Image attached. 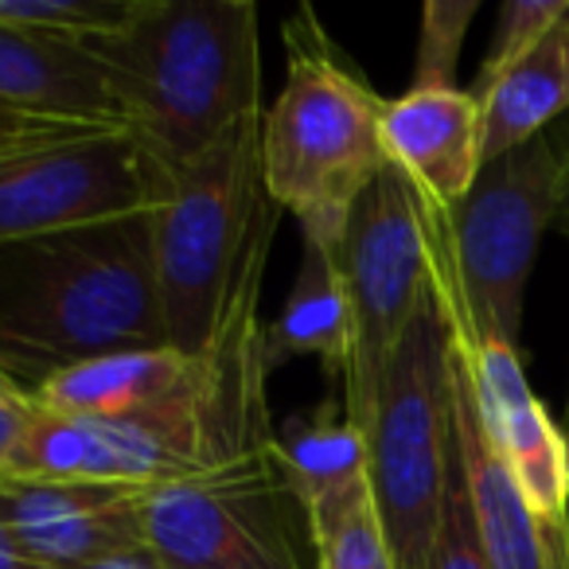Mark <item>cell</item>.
I'll use <instances>...</instances> for the list:
<instances>
[{
  "instance_id": "cell-1",
  "label": "cell",
  "mask_w": 569,
  "mask_h": 569,
  "mask_svg": "<svg viewBox=\"0 0 569 569\" xmlns=\"http://www.w3.org/2000/svg\"><path fill=\"white\" fill-rule=\"evenodd\" d=\"M250 293L180 387L126 418H79L28 406L4 476L160 488L261 452L277 441L269 413V348Z\"/></svg>"
},
{
  "instance_id": "cell-2",
  "label": "cell",
  "mask_w": 569,
  "mask_h": 569,
  "mask_svg": "<svg viewBox=\"0 0 569 569\" xmlns=\"http://www.w3.org/2000/svg\"><path fill=\"white\" fill-rule=\"evenodd\" d=\"M168 348L149 211L0 246V375L32 398L113 351Z\"/></svg>"
},
{
  "instance_id": "cell-3",
  "label": "cell",
  "mask_w": 569,
  "mask_h": 569,
  "mask_svg": "<svg viewBox=\"0 0 569 569\" xmlns=\"http://www.w3.org/2000/svg\"><path fill=\"white\" fill-rule=\"evenodd\" d=\"M118 102L121 129L160 168L207 152L261 118L258 4L133 0L126 24L87 40Z\"/></svg>"
},
{
  "instance_id": "cell-4",
  "label": "cell",
  "mask_w": 569,
  "mask_h": 569,
  "mask_svg": "<svg viewBox=\"0 0 569 569\" xmlns=\"http://www.w3.org/2000/svg\"><path fill=\"white\" fill-rule=\"evenodd\" d=\"M152 261L168 348L199 356L238 305L261 293L281 222L261 176V118L176 168L152 164Z\"/></svg>"
},
{
  "instance_id": "cell-5",
  "label": "cell",
  "mask_w": 569,
  "mask_h": 569,
  "mask_svg": "<svg viewBox=\"0 0 569 569\" xmlns=\"http://www.w3.org/2000/svg\"><path fill=\"white\" fill-rule=\"evenodd\" d=\"M284 87L261 113V176L301 238L340 242L356 199L387 168L382 102L332 43L317 9L284 20Z\"/></svg>"
},
{
  "instance_id": "cell-6",
  "label": "cell",
  "mask_w": 569,
  "mask_h": 569,
  "mask_svg": "<svg viewBox=\"0 0 569 569\" xmlns=\"http://www.w3.org/2000/svg\"><path fill=\"white\" fill-rule=\"evenodd\" d=\"M561 199L566 141L553 133L488 160L452 211L421 199L429 277L452 332L519 348L530 269L542 234L561 219Z\"/></svg>"
},
{
  "instance_id": "cell-7",
  "label": "cell",
  "mask_w": 569,
  "mask_h": 569,
  "mask_svg": "<svg viewBox=\"0 0 569 569\" xmlns=\"http://www.w3.org/2000/svg\"><path fill=\"white\" fill-rule=\"evenodd\" d=\"M359 433L367 441V472L395 566L429 569L445 488L457 460L452 336L433 284L382 367Z\"/></svg>"
},
{
  "instance_id": "cell-8",
  "label": "cell",
  "mask_w": 569,
  "mask_h": 569,
  "mask_svg": "<svg viewBox=\"0 0 569 569\" xmlns=\"http://www.w3.org/2000/svg\"><path fill=\"white\" fill-rule=\"evenodd\" d=\"M141 527L168 569H317L309 507L277 441L214 472L144 488Z\"/></svg>"
},
{
  "instance_id": "cell-9",
  "label": "cell",
  "mask_w": 569,
  "mask_h": 569,
  "mask_svg": "<svg viewBox=\"0 0 569 569\" xmlns=\"http://www.w3.org/2000/svg\"><path fill=\"white\" fill-rule=\"evenodd\" d=\"M340 273L351 309V367L343 406L363 426L382 367L429 297V242L421 199L398 168H382L356 199L340 238Z\"/></svg>"
},
{
  "instance_id": "cell-10",
  "label": "cell",
  "mask_w": 569,
  "mask_h": 569,
  "mask_svg": "<svg viewBox=\"0 0 569 569\" xmlns=\"http://www.w3.org/2000/svg\"><path fill=\"white\" fill-rule=\"evenodd\" d=\"M152 164L126 129H71L0 152V246L149 211Z\"/></svg>"
},
{
  "instance_id": "cell-11",
  "label": "cell",
  "mask_w": 569,
  "mask_h": 569,
  "mask_svg": "<svg viewBox=\"0 0 569 569\" xmlns=\"http://www.w3.org/2000/svg\"><path fill=\"white\" fill-rule=\"evenodd\" d=\"M449 320V317H445ZM452 332V328H449ZM491 452L546 527L569 530V449L522 375L519 348L452 332Z\"/></svg>"
},
{
  "instance_id": "cell-12",
  "label": "cell",
  "mask_w": 569,
  "mask_h": 569,
  "mask_svg": "<svg viewBox=\"0 0 569 569\" xmlns=\"http://www.w3.org/2000/svg\"><path fill=\"white\" fill-rule=\"evenodd\" d=\"M0 515L12 542L43 569H79L144 546L141 488L121 483L0 476Z\"/></svg>"
},
{
  "instance_id": "cell-13",
  "label": "cell",
  "mask_w": 569,
  "mask_h": 569,
  "mask_svg": "<svg viewBox=\"0 0 569 569\" xmlns=\"http://www.w3.org/2000/svg\"><path fill=\"white\" fill-rule=\"evenodd\" d=\"M483 118L468 90H406L382 110L387 164L437 211H452L483 168Z\"/></svg>"
},
{
  "instance_id": "cell-14",
  "label": "cell",
  "mask_w": 569,
  "mask_h": 569,
  "mask_svg": "<svg viewBox=\"0 0 569 569\" xmlns=\"http://www.w3.org/2000/svg\"><path fill=\"white\" fill-rule=\"evenodd\" d=\"M452 336V332H449ZM452 429L472 496L476 527L488 553V569H569V530L546 527L507 476L503 460L491 452L476 413L472 382L465 359L452 343Z\"/></svg>"
},
{
  "instance_id": "cell-15",
  "label": "cell",
  "mask_w": 569,
  "mask_h": 569,
  "mask_svg": "<svg viewBox=\"0 0 569 569\" xmlns=\"http://www.w3.org/2000/svg\"><path fill=\"white\" fill-rule=\"evenodd\" d=\"M0 110L51 126L121 129L102 63L87 43L0 28Z\"/></svg>"
},
{
  "instance_id": "cell-16",
  "label": "cell",
  "mask_w": 569,
  "mask_h": 569,
  "mask_svg": "<svg viewBox=\"0 0 569 569\" xmlns=\"http://www.w3.org/2000/svg\"><path fill=\"white\" fill-rule=\"evenodd\" d=\"M266 348L273 371L289 359H317L328 395L343 398L351 367V309L340 273V242L305 238L293 289L273 325H266Z\"/></svg>"
},
{
  "instance_id": "cell-17",
  "label": "cell",
  "mask_w": 569,
  "mask_h": 569,
  "mask_svg": "<svg viewBox=\"0 0 569 569\" xmlns=\"http://www.w3.org/2000/svg\"><path fill=\"white\" fill-rule=\"evenodd\" d=\"M569 110V17L480 94L483 164L535 137Z\"/></svg>"
},
{
  "instance_id": "cell-18",
  "label": "cell",
  "mask_w": 569,
  "mask_h": 569,
  "mask_svg": "<svg viewBox=\"0 0 569 569\" xmlns=\"http://www.w3.org/2000/svg\"><path fill=\"white\" fill-rule=\"evenodd\" d=\"M191 359L176 348L113 351L48 379L32 395L36 406L79 418H126L168 398L191 371Z\"/></svg>"
},
{
  "instance_id": "cell-19",
  "label": "cell",
  "mask_w": 569,
  "mask_h": 569,
  "mask_svg": "<svg viewBox=\"0 0 569 569\" xmlns=\"http://www.w3.org/2000/svg\"><path fill=\"white\" fill-rule=\"evenodd\" d=\"M277 457L309 511L371 483L367 441L340 395H328L312 413L277 426Z\"/></svg>"
},
{
  "instance_id": "cell-20",
  "label": "cell",
  "mask_w": 569,
  "mask_h": 569,
  "mask_svg": "<svg viewBox=\"0 0 569 569\" xmlns=\"http://www.w3.org/2000/svg\"><path fill=\"white\" fill-rule=\"evenodd\" d=\"M317 569H398L371 483L309 511Z\"/></svg>"
},
{
  "instance_id": "cell-21",
  "label": "cell",
  "mask_w": 569,
  "mask_h": 569,
  "mask_svg": "<svg viewBox=\"0 0 569 569\" xmlns=\"http://www.w3.org/2000/svg\"><path fill=\"white\" fill-rule=\"evenodd\" d=\"M133 0H0V28L59 40H98L126 24Z\"/></svg>"
},
{
  "instance_id": "cell-22",
  "label": "cell",
  "mask_w": 569,
  "mask_h": 569,
  "mask_svg": "<svg viewBox=\"0 0 569 569\" xmlns=\"http://www.w3.org/2000/svg\"><path fill=\"white\" fill-rule=\"evenodd\" d=\"M566 17H569V0H507L503 9H499L496 36H491V48L483 56L480 74H476V87L468 94L480 102L483 90L503 71H511L519 59H527Z\"/></svg>"
},
{
  "instance_id": "cell-23",
  "label": "cell",
  "mask_w": 569,
  "mask_h": 569,
  "mask_svg": "<svg viewBox=\"0 0 569 569\" xmlns=\"http://www.w3.org/2000/svg\"><path fill=\"white\" fill-rule=\"evenodd\" d=\"M476 0H429L421 9L418 36V67H413V90H449L457 74V59L465 48L468 24L476 20Z\"/></svg>"
},
{
  "instance_id": "cell-24",
  "label": "cell",
  "mask_w": 569,
  "mask_h": 569,
  "mask_svg": "<svg viewBox=\"0 0 569 569\" xmlns=\"http://www.w3.org/2000/svg\"><path fill=\"white\" fill-rule=\"evenodd\" d=\"M429 569H488V553L480 542V527H476L472 496H468L465 468H460V452L452 460L449 488H445L441 519H437L433 550H429Z\"/></svg>"
},
{
  "instance_id": "cell-25",
  "label": "cell",
  "mask_w": 569,
  "mask_h": 569,
  "mask_svg": "<svg viewBox=\"0 0 569 569\" xmlns=\"http://www.w3.org/2000/svg\"><path fill=\"white\" fill-rule=\"evenodd\" d=\"M82 126H51V121H36V118H20V113L0 110V152L12 149V144H28V141H43V137L56 133H71Z\"/></svg>"
},
{
  "instance_id": "cell-26",
  "label": "cell",
  "mask_w": 569,
  "mask_h": 569,
  "mask_svg": "<svg viewBox=\"0 0 569 569\" xmlns=\"http://www.w3.org/2000/svg\"><path fill=\"white\" fill-rule=\"evenodd\" d=\"M28 406H32V398H9V395H0V476H4V468H9L12 445H17L20 429H24Z\"/></svg>"
},
{
  "instance_id": "cell-27",
  "label": "cell",
  "mask_w": 569,
  "mask_h": 569,
  "mask_svg": "<svg viewBox=\"0 0 569 569\" xmlns=\"http://www.w3.org/2000/svg\"><path fill=\"white\" fill-rule=\"evenodd\" d=\"M79 569H168L149 546H129V550H118V553H106L98 561H87Z\"/></svg>"
},
{
  "instance_id": "cell-28",
  "label": "cell",
  "mask_w": 569,
  "mask_h": 569,
  "mask_svg": "<svg viewBox=\"0 0 569 569\" xmlns=\"http://www.w3.org/2000/svg\"><path fill=\"white\" fill-rule=\"evenodd\" d=\"M0 569H43V566H36V561L28 558V553L20 550L17 542H12L9 522H4V515H0Z\"/></svg>"
},
{
  "instance_id": "cell-29",
  "label": "cell",
  "mask_w": 569,
  "mask_h": 569,
  "mask_svg": "<svg viewBox=\"0 0 569 569\" xmlns=\"http://www.w3.org/2000/svg\"><path fill=\"white\" fill-rule=\"evenodd\" d=\"M561 437H566V449H569V402H566V426H561Z\"/></svg>"
}]
</instances>
